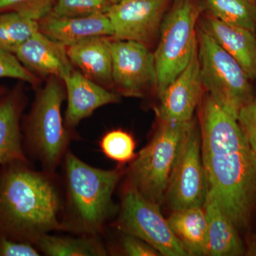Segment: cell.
Instances as JSON below:
<instances>
[{
  "label": "cell",
  "instance_id": "20",
  "mask_svg": "<svg viewBox=\"0 0 256 256\" xmlns=\"http://www.w3.org/2000/svg\"><path fill=\"white\" fill-rule=\"evenodd\" d=\"M168 222L188 256H208V228L203 207L172 210Z\"/></svg>",
  "mask_w": 256,
  "mask_h": 256
},
{
  "label": "cell",
  "instance_id": "15",
  "mask_svg": "<svg viewBox=\"0 0 256 256\" xmlns=\"http://www.w3.org/2000/svg\"><path fill=\"white\" fill-rule=\"evenodd\" d=\"M26 101L20 84L0 96V166L15 161L30 162L24 148L21 124Z\"/></svg>",
  "mask_w": 256,
  "mask_h": 256
},
{
  "label": "cell",
  "instance_id": "33",
  "mask_svg": "<svg viewBox=\"0 0 256 256\" xmlns=\"http://www.w3.org/2000/svg\"><path fill=\"white\" fill-rule=\"evenodd\" d=\"M110 1L112 3V4H114V3L119 2L121 0H110Z\"/></svg>",
  "mask_w": 256,
  "mask_h": 256
},
{
  "label": "cell",
  "instance_id": "24",
  "mask_svg": "<svg viewBox=\"0 0 256 256\" xmlns=\"http://www.w3.org/2000/svg\"><path fill=\"white\" fill-rule=\"evenodd\" d=\"M99 146L106 158L120 165L132 162L137 156L134 138L124 130L114 129L106 132L100 138Z\"/></svg>",
  "mask_w": 256,
  "mask_h": 256
},
{
  "label": "cell",
  "instance_id": "8",
  "mask_svg": "<svg viewBox=\"0 0 256 256\" xmlns=\"http://www.w3.org/2000/svg\"><path fill=\"white\" fill-rule=\"evenodd\" d=\"M160 205L146 200L136 188L126 186L114 226L121 233L142 239L164 256H188L160 212Z\"/></svg>",
  "mask_w": 256,
  "mask_h": 256
},
{
  "label": "cell",
  "instance_id": "18",
  "mask_svg": "<svg viewBox=\"0 0 256 256\" xmlns=\"http://www.w3.org/2000/svg\"><path fill=\"white\" fill-rule=\"evenodd\" d=\"M202 28L236 60L250 80H256V35L210 16Z\"/></svg>",
  "mask_w": 256,
  "mask_h": 256
},
{
  "label": "cell",
  "instance_id": "9",
  "mask_svg": "<svg viewBox=\"0 0 256 256\" xmlns=\"http://www.w3.org/2000/svg\"><path fill=\"white\" fill-rule=\"evenodd\" d=\"M207 190L201 130L194 121L184 140L170 176L164 200L172 210L203 207Z\"/></svg>",
  "mask_w": 256,
  "mask_h": 256
},
{
  "label": "cell",
  "instance_id": "16",
  "mask_svg": "<svg viewBox=\"0 0 256 256\" xmlns=\"http://www.w3.org/2000/svg\"><path fill=\"white\" fill-rule=\"evenodd\" d=\"M38 31L66 46L94 36L114 35L107 14L58 18L46 15L38 20Z\"/></svg>",
  "mask_w": 256,
  "mask_h": 256
},
{
  "label": "cell",
  "instance_id": "4",
  "mask_svg": "<svg viewBox=\"0 0 256 256\" xmlns=\"http://www.w3.org/2000/svg\"><path fill=\"white\" fill-rule=\"evenodd\" d=\"M66 99L62 79L50 76L36 89L34 100L22 124L23 146L28 158L36 160L42 169L56 173L76 134L66 127L62 108Z\"/></svg>",
  "mask_w": 256,
  "mask_h": 256
},
{
  "label": "cell",
  "instance_id": "7",
  "mask_svg": "<svg viewBox=\"0 0 256 256\" xmlns=\"http://www.w3.org/2000/svg\"><path fill=\"white\" fill-rule=\"evenodd\" d=\"M200 8L193 0H175L165 14L154 54L158 95L188 66L198 46Z\"/></svg>",
  "mask_w": 256,
  "mask_h": 256
},
{
  "label": "cell",
  "instance_id": "28",
  "mask_svg": "<svg viewBox=\"0 0 256 256\" xmlns=\"http://www.w3.org/2000/svg\"><path fill=\"white\" fill-rule=\"evenodd\" d=\"M237 120L248 144L256 156V99L240 109Z\"/></svg>",
  "mask_w": 256,
  "mask_h": 256
},
{
  "label": "cell",
  "instance_id": "6",
  "mask_svg": "<svg viewBox=\"0 0 256 256\" xmlns=\"http://www.w3.org/2000/svg\"><path fill=\"white\" fill-rule=\"evenodd\" d=\"M198 56L204 87L216 104L237 120L254 100L250 79L236 60L213 36L197 26Z\"/></svg>",
  "mask_w": 256,
  "mask_h": 256
},
{
  "label": "cell",
  "instance_id": "25",
  "mask_svg": "<svg viewBox=\"0 0 256 256\" xmlns=\"http://www.w3.org/2000/svg\"><path fill=\"white\" fill-rule=\"evenodd\" d=\"M112 3L110 0H56L50 15L58 18L107 14Z\"/></svg>",
  "mask_w": 256,
  "mask_h": 256
},
{
  "label": "cell",
  "instance_id": "12",
  "mask_svg": "<svg viewBox=\"0 0 256 256\" xmlns=\"http://www.w3.org/2000/svg\"><path fill=\"white\" fill-rule=\"evenodd\" d=\"M203 84L200 72L198 46L188 66L158 96L156 110L160 122H188L202 99Z\"/></svg>",
  "mask_w": 256,
  "mask_h": 256
},
{
  "label": "cell",
  "instance_id": "27",
  "mask_svg": "<svg viewBox=\"0 0 256 256\" xmlns=\"http://www.w3.org/2000/svg\"><path fill=\"white\" fill-rule=\"evenodd\" d=\"M3 78L28 82L36 89L42 86V78L25 68L14 54L0 50V78Z\"/></svg>",
  "mask_w": 256,
  "mask_h": 256
},
{
  "label": "cell",
  "instance_id": "26",
  "mask_svg": "<svg viewBox=\"0 0 256 256\" xmlns=\"http://www.w3.org/2000/svg\"><path fill=\"white\" fill-rule=\"evenodd\" d=\"M56 0H0V13L14 12L38 20L50 14Z\"/></svg>",
  "mask_w": 256,
  "mask_h": 256
},
{
  "label": "cell",
  "instance_id": "2",
  "mask_svg": "<svg viewBox=\"0 0 256 256\" xmlns=\"http://www.w3.org/2000/svg\"><path fill=\"white\" fill-rule=\"evenodd\" d=\"M64 191L56 173L28 162L0 166V236L34 245L53 232H65Z\"/></svg>",
  "mask_w": 256,
  "mask_h": 256
},
{
  "label": "cell",
  "instance_id": "5",
  "mask_svg": "<svg viewBox=\"0 0 256 256\" xmlns=\"http://www.w3.org/2000/svg\"><path fill=\"white\" fill-rule=\"evenodd\" d=\"M160 122L154 136L126 170V186L161 204L186 133L194 122Z\"/></svg>",
  "mask_w": 256,
  "mask_h": 256
},
{
  "label": "cell",
  "instance_id": "32",
  "mask_svg": "<svg viewBox=\"0 0 256 256\" xmlns=\"http://www.w3.org/2000/svg\"><path fill=\"white\" fill-rule=\"evenodd\" d=\"M6 90H8V89H6V88L0 86V96L2 95L4 92H6Z\"/></svg>",
  "mask_w": 256,
  "mask_h": 256
},
{
  "label": "cell",
  "instance_id": "23",
  "mask_svg": "<svg viewBox=\"0 0 256 256\" xmlns=\"http://www.w3.org/2000/svg\"><path fill=\"white\" fill-rule=\"evenodd\" d=\"M37 31L36 20L14 12L0 13V50L14 54Z\"/></svg>",
  "mask_w": 256,
  "mask_h": 256
},
{
  "label": "cell",
  "instance_id": "3",
  "mask_svg": "<svg viewBox=\"0 0 256 256\" xmlns=\"http://www.w3.org/2000/svg\"><path fill=\"white\" fill-rule=\"evenodd\" d=\"M62 164L66 232L100 236L116 212L112 195L124 174V170L94 168L79 159L70 150Z\"/></svg>",
  "mask_w": 256,
  "mask_h": 256
},
{
  "label": "cell",
  "instance_id": "13",
  "mask_svg": "<svg viewBox=\"0 0 256 256\" xmlns=\"http://www.w3.org/2000/svg\"><path fill=\"white\" fill-rule=\"evenodd\" d=\"M67 107L64 116L66 127L74 130L97 109L120 100L118 94L88 78L76 68L63 79Z\"/></svg>",
  "mask_w": 256,
  "mask_h": 256
},
{
  "label": "cell",
  "instance_id": "17",
  "mask_svg": "<svg viewBox=\"0 0 256 256\" xmlns=\"http://www.w3.org/2000/svg\"><path fill=\"white\" fill-rule=\"evenodd\" d=\"M112 36H94L67 46L69 60L88 78L106 88H112Z\"/></svg>",
  "mask_w": 256,
  "mask_h": 256
},
{
  "label": "cell",
  "instance_id": "21",
  "mask_svg": "<svg viewBox=\"0 0 256 256\" xmlns=\"http://www.w3.org/2000/svg\"><path fill=\"white\" fill-rule=\"evenodd\" d=\"M42 236L34 246L41 254L48 256H104L107 248L100 236Z\"/></svg>",
  "mask_w": 256,
  "mask_h": 256
},
{
  "label": "cell",
  "instance_id": "14",
  "mask_svg": "<svg viewBox=\"0 0 256 256\" xmlns=\"http://www.w3.org/2000/svg\"><path fill=\"white\" fill-rule=\"evenodd\" d=\"M25 68L40 78L50 76L63 79L74 67L69 60L67 47L37 31L14 54Z\"/></svg>",
  "mask_w": 256,
  "mask_h": 256
},
{
  "label": "cell",
  "instance_id": "1",
  "mask_svg": "<svg viewBox=\"0 0 256 256\" xmlns=\"http://www.w3.org/2000/svg\"><path fill=\"white\" fill-rule=\"evenodd\" d=\"M200 130L208 190L237 229L246 228L256 208V156L238 120L210 95Z\"/></svg>",
  "mask_w": 256,
  "mask_h": 256
},
{
  "label": "cell",
  "instance_id": "31",
  "mask_svg": "<svg viewBox=\"0 0 256 256\" xmlns=\"http://www.w3.org/2000/svg\"><path fill=\"white\" fill-rule=\"evenodd\" d=\"M248 254L250 256H256V239L254 244H252V246H250Z\"/></svg>",
  "mask_w": 256,
  "mask_h": 256
},
{
  "label": "cell",
  "instance_id": "11",
  "mask_svg": "<svg viewBox=\"0 0 256 256\" xmlns=\"http://www.w3.org/2000/svg\"><path fill=\"white\" fill-rule=\"evenodd\" d=\"M170 0H121L107 15L118 40H130L149 47L159 36Z\"/></svg>",
  "mask_w": 256,
  "mask_h": 256
},
{
  "label": "cell",
  "instance_id": "30",
  "mask_svg": "<svg viewBox=\"0 0 256 256\" xmlns=\"http://www.w3.org/2000/svg\"><path fill=\"white\" fill-rule=\"evenodd\" d=\"M41 252L34 245L0 236V256H38Z\"/></svg>",
  "mask_w": 256,
  "mask_h": 256
},
{
  "label": "cell",
  "instance_id": "10",
  "mask_svg": "<svg viewBox=\"0 0 256 256\" xmlns=\"http://www.w3.org/2000/svg\"><path fill=\"white\" fill-rule=\"evenodd\" d=\"M112 88L127 97L142 98L156 90L154 54L150 47L130 40L111 38Z\"/></svg>",
  "mask_w": 256,
  "mask_h": 256
},
{
  "label": "cell",
  "instance_id": "22",
  "mask_svg": "<svg viewBox=\"0 0 256 256\" xmlns=\"http://www.w3.org/2000/svg\"><path fill=\"white\" fill-rule=\"evenodd\" d=\"M202 8L222 22L256 33V0H204Z\"/></svg>",
  "mask_w": 256,
  "mask_h": 256
},
{
  "label": "cell",
  "instance_id": "19",
  "mask_svg": "<svg viewBox=\"0 0 256 256\" xmlns=\"http://www.w3.org/2000/svg\"><path fill=\"white\" fill-rule=\"evenodd\" d=\"M203 208L208 228V256L242 255L244 248L238 229L208 190Z\"/></svg>",
  "mask_w": 256,
  "mask_h": 256
},
{
  "label": "cell",
  "instance_id": "29",
  "mask_svg": "<svg viewBox=\"0 0 256 256\" xmlns=\"http://www.w3.org/2000/svg\"><path fill=\"white\" fill-rule=\"evenodd\" d=\"M122 234L120 240L121 252L128 256H158L160 252L148 242L138 237Z\"/></svg>",
  "mask_w": 256,
  "mask_h": 256
}]
</instances>
